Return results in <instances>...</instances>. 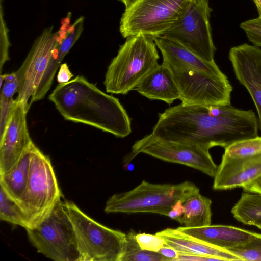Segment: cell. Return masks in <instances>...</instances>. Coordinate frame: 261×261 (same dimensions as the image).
<instances>
[{
	"instance_id": "obj_1",
	"label": "cell",
	"mask_w": 261,
	"mask_h": 261,
	"mask_svg": "<svg viewBox=\"0 0 261 261\" xmlns=\"http://www.w3.org/2000/svg\"><path fill=\"white\" fill-rule=\"evenodd\" d=\"M258 120L252 110L231 106H184L159 114L150 134L164 140L198 144L210 150L258 136Z\"/></svg>"
},
{
	"instance_id": "obj_2",
	"label": "cell",
	"mask_w": 261,
	"mask_h": 261,
	"mask_svg": "<svg viewBox=\"0 0 261 261\" xmlns=\"http://www.w3.org/2000/svg\"><path fill=\"white\" fill-rule=\"evenodd\" d=\"M48 98L67 120L87 124L120 138L132 132L130 119L119 99L83 76L59 84Z\"/></svg>"
},
{
	"instance_id": "obj_3",
	"label": "cell",
	"mask_w": 261,
	"mask_h": 261,
	"mask_svg": "<svg viewBox=\"0 0 261 261\" xmlns=\"http://www.w3.org/2000/svg\"><path fill=\"white\" fill-rule=\"evenodd\" d=\"M108 67L104 80L107 92L126 94L159 64L154 38L143 34L126 38Z\"/></svg>"
},
{
	"instance_id": "obj_4",
	"label": "cell",
	"mask_w": 261,
	"mask_h": 261,
	"mask_svg": "<svg viewBox=\"0 0 261 261\" xmlns=\"http://www.w3.org/2000/svg\"><path fill=\"white\" fill-rule=\"evenodd\" d=\"M198 193L199 188L190 181L173 184H153L143 180L131 190L110 197L105 211L107 213H151L167 216L176 202H184Z\"/></svg>"
},
{
	"instance_id": "obj_5",
	"label": "cell",
	"mask_w": 261,
	"mask_h": 261,
	"mask_svg": "<svg viewBox=\"0 0 261 261\" xmlns=\"http://www.w3.org/2000/svg\"><path fill=\"white\" fill-rule=\"evenodd\" d=\"M64 204L75 231L79 261H122L126 234L96 222L72 201Z\"/></svg>"
},
{
	"instance_id": "obj_6",
	"label": "cell",
	"mask_w": 261,
	"mask_h": 261,
	"mask_svg": "<svg viewBox=\"0 0 261 261\" xmlns=\"http://www.w3.org/2000/svg\"><path fill=\"white\" fill-rule=\"evenodd\" d=\"M62 197L50 158L34 144L28 184L18 202L27 217L28 229L36 227L46 219Z\"/></svg>"
},
{
	"instance_id": "obj_7",
	"label": "cell",
	"mask_w": 261,
	"mask_h": 261,
	"mask_svg": "<svg viewBox=\"0 0 261 261\" xmlns=\"http://www.w3.org/2000/svg\"><path fill=\"white\" fill-rule=\"evenodd\" d=\"M192 0H136L120 19L122 37L162 36L177 21Z\"/></svg>"
},
{
	"instance_id": "obj_8",
	"label": "cell",
	"mask_w": 261,
	"mask_h": 261,
	"mask_svg": "<svg viewBox=\"0 0 261 261\" xmlns=\"http://www.w3.org/2000/svg\"><path fill=\"white\" fill-rule=\"evenodd\" d=\"M25 230L38 253L55 261H79L75 231L62 200L39 225Z\"/></svg>"
},
{
	"instance_id": "obj_9",
	"label": "cell",
	"mask_w": 261,
	"mask_h": 261,
	"mask_svg": "<svg viewBox=\"0 0 261 261\" xmlns=\"http://www.w3.org/2000/svg\"><path fill=\"white\" fill-rule=\"evenodd\" d=\"M212 11L208 0H192L162 36L179 43L204 60L213 61L216 48L210 21Z\"/></svg>"
},
{
	"instance_id": "obj_10",
	"label": "cell",
	"mask_w": 261,
	"mask_h": 261,
	"mask_svg": "<svg viewBox=\"0 0 261 261\" xmlns=\"http://www.w3.org/2000/svg\"><path fill=\"white\" fill-rule=\"evenodd\" d=\"M140 153L166 162L186 165L212 177L218 168L209 150L205 147L192 142L162 139L151 134L134 143L125 162H129Z\"/></svg>"
},
{
	"instance_id": "obj_11",
	"label": "cell",
	"mask_w": 261,
	"mask_h": 261,
	"mask_svg": "<svg viewBox=\"0 0 261 261\" xmlns=\"http://www.w3.org/2000/svg\"><path fill=\"white\" fill-rule=\"evenodd\" d=\"M166 64L172 71L182 105L208 106L230 104L232 87L226 76H215Z\"/></svg>"
},
{
	"instance_id": "obj_12",
	"label": "cell",
	"mask_w": 261,
	"mask_h": 261,
	"mask_svg": "<svg viewBox=\"0 0 261 261\" xmlns=\"http://www.w3.org/2000/svg\"><path fill=\"white\" fill-rule=\"evenodd\" d=\"M59 42L58 33L54 31L53 25L44 29L34 41L21 66L23 77L16 100L23 106L27 112Z\"/></svg>"
},
{
	"instance_id": "obj_13",
	"label": "cell",
	"mask_w": 261,
	"mask_h": 261,
	"mask_svg": "<svg viewBox=\"0 0 261 261\" xmlns=\"http://www.w3.org/2000/svg\"><path fill=\"white\" fill-rule=\"evenodd\" d=\"M236 77L250 94L256 107L261 132V48L244 43L229 52Z\"/></svg>"
},
{
	"instance_id": "obj_14",
	"label": "cell",
	"mask_w": 261,
	"mask_h": 261,
	"mask_svg": "<svg viewBox=\"0 0 261 261\" xmlns=\"http://www.w3.org/2000/svg\"><path fill=\"white\" fill-rule=\"evenodd\" d=\"M27 113L23 106L17 101L0 138V175L12 168L33 142L27 127Z\"/></svg>"
},
{
	"instance_id": "obj_15",
	"label": "cell",
	"mask_w": 261,
	"mask_h": 261,
	"mask_svg": "<svg viewBox=\"0 0 261 261\" xmlns=\"http://www.w3.org/2000/svg\"><path fill=\"white\" fill-rule=\"evenodd\" d=\"M71 13L61 21L58 31L59 42L49 60L39 84L32 97L30 104L43 99L49 90L57 69L63 60L78 40L84 29V17L81 16L71 24Z\"/></svg>"
},
{
	"instance_id": "obj_16",
	"label": "cell",
	"mask_w": 261,
	"mask_h": 261,
	"mask_svg": "<svg viewBox=\"0 0 261 261\" xmlns=\"http://www.w3.org/2000/svg\"><path fill=\"white\" fill-rule=\"evenodd\" d=\"M261 175V154L230 159L222 156L214 176L213 188L223 190L243 188Z\"/></svg>"
},
{
	"instance_id": "obj_17",
	"label": "cell",
	"mask_w": 261,
	"mask_h": 261,
	"mask_svg": "<svg viewBox=\"0 0 261 261\" xmlns=\"http://www.w3.org/2000/svg\"><path fill=\"white\" fill-rule=\"evenodd\" d=\"M161 51L164 62L169 65L187 68L217 76H226L214 61L201 58L179 43L164 36L154 38Z\"/></svg>"
},
{
	"instance_id": "obj_18",
	"label": "cell",
	"mask_w": 261,
	"mask_h": 261,
	"mask_svg": "<svg viewBox=\"0 0 261 261\" xmlns=\"http://www.w3.org/2000/svg\"><path fill=\"white\" fill-rule=\"evenodd\" d=\"M155 234L163 238L167 245L179 253L212 257L223 261L241 260L228 250L194 238L177 228H166Z\"/></svg>"
},
{
	"instance_id": "obj_19",
	"label": "cell",
	"mask_w": 261,
	"mask_h": 261,
	"mask_svg": "<svg viewBox=\"0 0 261 261\" xmlns=\"http://www.w3.org/2000/svg\"><path fill=\"white\" fill-rule=\"evenodd\" d=\"M177 229L194 238L226 250L245 243L255 234V232L223 225L211 224L192 228L183 226Z\"/></svg>"
},
{
	"instance_id": "obj_20",
	"label": "cell",
	"mask_w": 261,
	"mask_h": 261,
	"mask_svg": "<svg viewBox=\"0 0 261 261\" xmlns=\"http://www.w3.org/2000/svg\"><path fill=\"white\" fill-rule=\"evenodd\" d=\"M143 96L171 104L180 95L169 66L165 62L150 71L134 89Z\"/></svg>"
},
{
	"instance_id": "obj_21",
	"label": "cell",
	"mask_w": 261,
	"mask_h": 261,
	"mask_svg": "<svg viewBox=\"0 0 261 261\" xmlns=\"http://www.w3.org/2000/svg\"><path fill=\"white\" fill-rule=\"evenodd\" d=\"M34 145L33 142L12 168L0 175L1 187L17 203L21 198L28 184Z\"/></svg>"
},
{
	"instance_id": "obj_22",
	"label": "cell",
	"mask_w": 261,
	"mask_h": 261,
	"mask_svg": "<svg viewBox=\"0 0 261 261\" xmlns=\"http://www.w3.org/2000/svg\"><path fill=\"white\" fill-rule=\"evenodd\" d=\"M23 76L21 67L11 73L1 74L0 138L3 136L12 116L17 101L13 99L18 93Z\"/></svg>"
},
{
	"instance_id": "obj_23",
	"label": "cell",
	"mask_w": 261,
	"mask_h": 261,
	"mask_svg": "<svg viewBox=\"0 0 261 261\" xmlns=\"http://www.w3.org/2000/svg\"><path fill=\"white\" fill-rule=\"evenodd\" d=\"M185 212L182 225L186 227H199L211 224V200L198 193L184 203Z\"/></svg>"
},
{
	"instance_id": "obj_24",
	"label": "cell",
	"mask_w": 261,
	"mask_h": 261,
	"mask_svg": "<svg viewBox=\"0 0 261 261\" xmlns=\"http://www.w3.org/2000/svg\"><path fill=\"white\" fill-rule=\"evenodd\" d=\"M238 221L261 229V195L245 192L231 209Z\"/></svg>"
},
{
	"instance_id": "obj_25",
	"label": "cell",
	"mask_w": 261,
	"mask_h": 261,
	"mask_svg": "<svg viewBox=\"0 0 261 261\" xmlns=\"http://www.w3.org/2000/svg\"><path fill=\"white\" fill-rule=\"evenodd\" d=\"M0 197V219L28 229L29 224L26 215L19 204L2 187Z\"/></svg>"
},
{
	"instance_id": "obj_26",
	"label": "cell",
	"mask_w": 261,
	"mask_h": 261,
	"mask_svg": "<svg viewBox=\"0 0 261 261\" xmlns=\"http://www.w3.org/2000/svg\"><path fill=\"white\" fill-rule=\"evenodd\" d=\"M137 233L130 230L126 234V244L122 261H170L159 252L142 249L136 239Z\"/></svg>"
},
{
	"instance_id": "obj_27",
	"label": "cell",
	"mask_w": 261,
	"mask_h": 261,
	"mask_svg": "<svg viewBox=\"0 0 261 261\" xmlns=\"http://www.w3.org/2000/svg\"><path fill=\"white\" fill-rule=\"evenodd\" d=\"M261 154V136L237 141L225 149L223 156L230 159L246 158Z\"/></svg>"
},
{
	"instance_id": "obj_28",
	"label": "cell",
	"mask_w": 261,
	"mask_h": 261,
	"mask_svg": "<svg viewBox=\"0 0 261 261\" xmlns=\"http://www.w3.org/2000/svg\"><path fill=\"white\" fill-rule=\"evenodd\" d=\"M227 250L241 260L261 261V234L255 233L248 242Z\"/></svg>"
},
{
	"instance_id": "obj_29",
	"label": "cell",
	"mask_w": 261,
	"mask_h": 261,
	"mask_svg": "<svg viewBox=\"0 0 261 261\" xmlns=\"http://www.w3.org/2000/svg\"><path fill=\"white\" fill-rule=\"evenodd\" d=\"M250 42L254 45L261 47V17L248 20L240 24Z\"/></svg>"
},
{
	"instance_id": "obj_30",
	"label": "cell",
	"mask_w": 261,
	"mask_h": 261,
	"mask_svg": "<svg viewBox=\"0 0 261 261\" xmlns=\"http://www.w3.org/2000/svg\"><path fill=\"white\" fill-rule=\"evenodd\" d=\"M0 14V71L5 63L9 60V48L10 43L9 40L8 29L3 17V8L1 5Z\"/></svg>"
},
{
	"instance_id": "obj_31",
	"label": "cell",
	"mask_w": 261,
	"mask_h": 261,
	"mask_svg": "<svg viewBox=\"0 0 261 261\" xmlns=\"http://www.w3.org/2000/svg\"><path fill=\"white\" fill-rule=\"evenodd\" d=\"M136 239L140 247L144 250L158 252L166 245L165 240L155 234L139 233Z\"/></svg>"
},
{
	"instance_id": "obj_32",
	"label": "cell",
	"mask_w": 261,
	"mask_h": 261,
	"mask_svg": "<svg viewBox=\"0 0 261 261\" xmlns=\"http://www.w3.org/2000/svg\"><path fill=\"white\" fill-rule=\"evenodd\" d=\"M183 202L178 201L172 206L167 216L175 220L182 225V218L185 212Z\"/></svg>"
},
{
	"instance_id": "obj_33",
	"label": "cell",
	"mask_w": 261,
	"mask_h": 261,
	"mask_svg": "<svg viewBox=\"0 0 261 261\" xmlns=\"http://www.w3.org/2000/svg\"><path fill=\"white\" fill-rule=\"evenodd\" d=\"M73 76L68 66L66 63H62L59 67L57 79L59 84H64L68 82Z\"/></svg>"
},
{
	"instance_id": "obj_34",
	"label": "cell",
	"mask_w": 261,
	"mask_h": 261,
	"mask_svg": "<svg viewBox=\"0 0 261 261\" xmlns=\"http://www.w3.org/2000/svg\"><path fill=\"white\" fill-rule=\"evenodd\" d=\"M220 261V259L205 256L179 253L174 261Z\"/></svg>"
},
{
	"instance_id": "obj_35",
	"label": "cell",
	"mask_w": 261,
	"mask_h": 261,
	"mask_svg": "<svg viewBox=\"0 0 261 261\" xmlns=\"http://www.w3.org/2000/svg\"><path fill=\"white\" fill-rule=\"evenodd\" d=\"M242 188L245 192L255 193L261 195V175Z\"/></svg>"
},
{
	"instance_id": "obj_36",
	"label": "cell",
	"mask_w": 261,
	"mask_h": 261,
	"mask_svg": "<svg viewBox=\"0 0 261 261\" xmlns=\"http://www.w3.org/2000/svg\"><path fill=\"white\" fill-rule=\"evenodd\" d=\"M158 252L169 259L170 261H174L178 254V252L177 251L166 244Z\"/></svg>"
},
{
	"instance_id": "obj_37",
	"label": "cell",
	"mask_w": 261,
	"mask_h": 261,
	"mask_svg": "<svg viewBox=\"0 0 261 261\" xmlns=\"http://www.w3.org/2000/svg\"><path fill=\"white\" fill-rule=\"evenodd\" d=\"M125 6V9L129 7L136 0H119Z\"/></svg>"
},
{
	"instance_id": "obj_38",
	"label": "cell",
	"mask_w": 261,
	"mask_h": 261,
	"mask_svg": "<svg viewBox=\"0 0 261 261\" xmlns=\"http://www.w3.org/2000/svg\"><path fill=\"white\" fill-rule=\"evenodd\" d=\"M253 1L256 6L259 16L261 17V0H253Z\"/></svg>"
}]
</instances>
